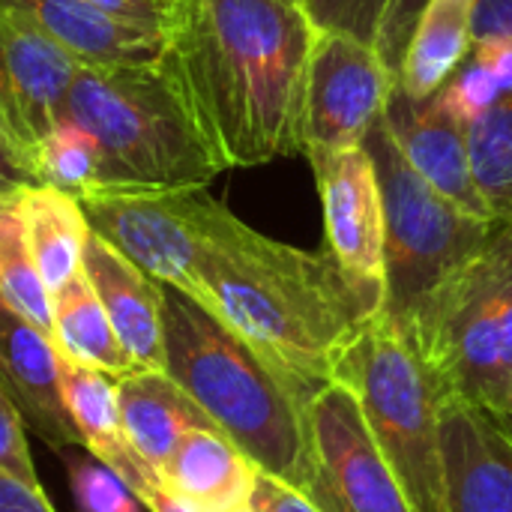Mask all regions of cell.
<instances>
[{
  "instance_id": "1",
  "label": "cell",
  "mask_w": 512,
  "mask_h": 512,
  "mask_svg": "<svg viewBox=\"0 0 512 512\" xmlns=\"http://www.w3.org/2000/svg\"><path fill=\"white\" fill-rule=\"evenodd\" d=\"M312 39L297 0H168L156 63L225 171L303 153Z\"/></svg>"
},
{
  "instance_id": "2",
  "label": "cell",
  "mask_w": 512,
  "mask_h": 512,
  "mask_svg": "<svg viewBox=\"0 0 512 512\" xmlns=\"http://www.w3.org/2000/svg\"><path fill=\"white\" fill-rule=\"evenodd\" d=\"M198 303L309 390L333 381L360 327L378 315L327 249L264 237L231 210L204 252Z\"/></svg>"
},
{
  "instance_id": "3",
  "label": "cell",
  "mask_w": 512,
  "mask_h": 512,
  "mask_svg": "<svg viewBox=\"0 0 512 512\" xmlns=\"http://www.w3.org/2000/svg\"><path fill=\"white\" fill-rule=\"evenodd\" d=\"M165 372L261 471L306 492L309 402L303 387L198 300L162 285Z\"/></svg>"
},
{
  "instance_id": "4",
  "label": "cell",
  "mask_w": 512,
  "mask_h": 512,
  "mask_svg": "<svg viewBox=\"0 0 512 512\" xmlns=\"http://www.w3.org/2000/svg\"><path fill=\"white\" fill-rule=\"evenodd\" d=\"M60 117L99 144L105 192L207 189L225 171L159 63H81Z\"/></svg>"
},
{
  "instance_id": "5",
  "label": "cell",
  "mask_w": 512,
  "mask_h": 512,
  "mask_svg": "<svg viewBox=\"0 0 512 512\" xmlns=\"http://www.w3.org/2000/svg\"><path fill=\"white\" fill-rule=\"evenodd\" d=\"M402 333L447 396L510 423L512 222L492 231L489 243L432 294Z\"/></svg>"
},
{
  "instance_id": "6",
  "label": "cell",
  "mask_w": 512,
  "mask_h": 512,
  "mask_svg": "<svg viewBox=\"0 0 512 512\" xmlns=\"http://www.w3.org/2000/svg\"><path fill=\"white\" fill-rule=\"evenodd\" d=\"M333 381L357 396L363 420L414 510L447 512L441 453L447 390L405 333L387 315H372L342 354Z\"/></svg>"
},
{
  "instance_id": "7",
  "label": "cell",
  "mask_w": 512,
  "mask_h": 512,
  "mask_svg": "<svg viewBox=\"0 0 512 512\" xmlns=\"http://www.w3.org/2000/svg\"><path fill=\"white\" fill-rule=\"evenodd\" d=\"M375 165L384 204V309L399 330H408L432 294L459 273L501 222L468 216L435 192L399 150L381 117L363 138Z\"/></svg>"
},
{
  "instance_id": "8",
  "label": "cell",
  "mask_w": 512,
  "mask_h": 512,
  "mask_svg": "<svg viewBox=\"0 0 512 512\" xmlns=\"http://www.w3.org/2000/svg\"><path fill=\"white\" fill-rule=\"evenodd\" d=\"M78 201L90 231L150 279L201 297L204 252L228 210L207 189H111Z\"/></svg>"
},
{
  "instance_id": "9",
  "label": "cell",
  "mask_w": 512,
  "mask_h": 512,
  "mask_svg": "<svg viewBox=\"0 0 512 512\" xmlns=\"http://www.w3.org/2000/svg\"><path fill=\"white\" fill-rule=\"evenodd\" d=\"M321 512H417L381 456L357 396L330 381L309 402V483Z\"/></svg>"
},
{
  "instance_id": "10",
  "label": "cell",
  "mask_w": 512,
  "mask_h": 512,
  "mask_svg": "<svg viewBox=\"0 0 512 512\" xmlns=\"http://www.w3.org/2000/svg\"><path fill=\"white\" fill-rule=\"evenodd\" d=\"M393 90L396 69L375 45L315 27L303 93V153L363 144Z\"/></svg>"
},
{
  "instance_id": "11",
  "label": "cell",
  "mask_w": 512,
  "mask_h": 512,
  "mask_svg": "<svg viewBox=\"0 0 512 512\" xmlns=\"http://www.w3.org/2000/svg\"><path fill=\"white\" fill-rule=\"evenodd\" d=\"M315 171L327 252L348 282L384 309V204L375 165L363 144L306 153Z\"/></svg>"
},
{
  "instance_id": "12",
  "label": "cell",
  "mask_w": 512,
  "mask_h": 512,
  "mask_svg": "<svg viewBox=\"0 0 512 512\" xmlns=\"http://www.w3.org/2000/svg\"><path fill=\"white\" fill-rule=\"evenodd\" d=\"M81 60L39 27L0 12V117L33 150L60 117Z\"/></svg>"
},
{
  "instance_id": "13",
  "label": "cell",
  "mask_w": 512,
  "mask_h": 512,
  "mask_svg": "<svg viewBox=\"0 0 512 512\" xmlns=\"http://www.w3.org/2000/svg\"><path fill=\"white\" fill-rule=\"evenodd\" d=\"M441 453L447 512H512V441L492 414L447 396Z\"/></svg>"
},
{
  "instance_id": "14",
  "label": "cell",
  "mask_w": 512,
  "mask_h": 512,
  "mask_svg": "<svg viewBox=\"0 0 512 512\" xmlns=\"http://www.w3.org/2000/svg\"><path fill=\"white\" fill-rule=\"evenodd\" d=\"M0 390L48 447H81L60 396V357L51 336L0 297Z\"/></svg>"
},
{
  "instance_id": "15",
  "label": "cell",
  "mask_w": 512,
  "mask_h": 512,
  "mask_svg": "<svg viewBox=\"0 0 512 512\" xmlns=\"http://www.w3.org/2000/svg\"><path fill=\"white\" fill-rule=\"evenodd\" d=\"M384 120H387L399 150L411 162V168L435 192L450 198L468 216L495 222L477 183H474V174H471L465 129L456 126L435 105V99H411L396 84V90L387 102Z\"/></svg>"
},
{
  "instance_id": "16",
  "label": "cell",
  "mask_w": 512,
  "mask_h": 512,
  "mask_svg": "<svg viewBox=\"0 0 512 512\" xmlns=\"http://www.w3.org/2000/svg\"><path fill=\"white\" fill-rule=\"evenodd\" d=\"M81 273L96 291L123 351L138 369H165L162 351V285L117 252L96 231L87 234Z\"/></svg>"
},
{
  "instance_id": "17",
  "label": "cell",
  "mask_w": 512,
  "mask_h": 512,
  "mask_svg": "<svg viewBox=\"0 0 512 512\" xmlns=\"http://www.w3.org/2000/svg\"><path fill=\"white\" fill-rule=\"evenodd\" d=\"M9 12L81 63H156L162 51V27L111 15L87 0H0Z\"/></svg>"
},
{
  "instance_id": "18",
  "label": "cell",
  "mask_w": 512,
  "mask_h": 512,
  "mask_svg": "<svg viewBox=\"0 0 512 512\" xmlns=\"http://www.w3.org/2000/svg\"><path fill=\"white\" fill-rule=\"evenodd\" d=\"M60 396L81 447L96 462L111 468L141 504H147V498L162 489V477L126 441L117 405V381L105 372L60 357Z\"/></svg>"
},
{
  "instance_id": "19",
  "label": "cell",
  "mask_w": 512,
  "mask_h": 512,
  "mask_svg": "<svg viewBox=\"0 0 512 512\" xmlns=\"http://www.w3.org/2000/svg\"><path fill=\"white\" fill-rule=\"evenodd\" d=\"M258 465L216 426L186 432L171 459L159 468L162 486L198 504L204 512L249 507Z\"/></svg>"
},
{
  "instance_id": "20",
  "label": "cell",
  "mask_w": 512,
  "mask_h": 512,
  "mask_svg": "<svg viewBox=\"0 0 512 512\" xmlns=\"http://www.w3.org/2000/svg\"><path fill=\"white\" fill-rule=\"evenodd\" d=\"M117 405L126 441L156 471L171 459L186 432L213 426L165 369H135L117 378Z\"/></svg>"
},
{
  "instance_id": "21",
  "label": "cell",
  "mask_w": 512,
  "mask_h": 512,
  "mask_svg": "<svg viewBox=\"0 0 512 512\" xmlns=\"http://www.w3.org/2000/svg\"><path fill=\"white\" fill-rule=\"evenodd\" d=\"M474 0H426L402 57L396 63V84L411 99H432L456 66L471 54Z\"/></svg>"
},
{
  "instance_id": "22",
  "label": "cell",
  "mask_w": 512,
  "mask_h": 512,
  "mask_svg": "<svg viewBox=\"0 0 512 512\" xmlns=\"http://www.w3.org/2000/svg\"><path fill=\"white\" fill-rule=\"evenodd\" d=\"M24 237L48 294L81 270L84 240L90 234L81 201L51 183H33L18 192Z\"/></svg>"
},
{
  "instance_id": "23",
  "label": "cell",
  "mask_w": 512,
  "mask_h": 512,
  "mask_svg": "<svg viewBox=\"0 0 512 512\" xmlns=\"http://www.w3.org/2000/svg\"><path fill=\"white\" fill-rule=\"evenodd\" d=\"M51 345L54 351L78 366L105 372L108 378H123L138 366L123 351L96 291L78 270L51 294Z\"/></svg>"
},
{
  "instance_id": "24",
  "label": "cell",
  "mask_w": 512,
  "mask_h": 512,
  "mask_svg": "<svg viewBox=\"0 0 512 512\" xmlns=\"http://www.w3.org/2000/svg\"><path fill=\"white\" fill-rule=\"evenodd\" d=\"M465 144L474 183L495 222H512V96H501L471 126Z\"/></svg>"
},
{
  "instance_id": "25",
  "label": "cell",
  "mask_w": 512,
  "mask_h": 512,
  "mask_svg": "<svg viewBox=\"0 0 512 512\" xmlns=\"http://www.w3.org/2000/svg\"><path fill=\"white\" fill-rule=\"evenodd\" d=\"M0 297L42 333H51V294L36 273L18 195H0Z\"/></svg>"
},
{
  "instance_id": "26",
  "label": "cell",
  "mask_w": 512,
  "mask_h": 512,
  "mask_svg": "<svg viewBox=\"0 0 512 512\" xmlns=\"http://www.w3.org/2000/svg\"><path fill=\"white\" fill-rule=\"evenodd\" d=\"M33 153L42 183H51L75 198H87L93 192L108 189V171L99 144L87 129L66 117H60L48 129V135L33 147Z\"/></svg>"
},
{
  "instance_id": "27",
  "label": "cell",
  "mask_w": 512,
  "mask_h": 512,
  "mask_svg": "<svg viewBox=\"0 0 512 512\" xmlns=\"http://www.w3.org/2000/svg\"><path fill=\"white\" fill-rule=\"evenodd\" d=\"M300 6L318 30L348 33L375 45L390 60L387 45L393 42L396 0H300Z\"/></svg>"
},
{
  "instance_id": "28",
  "label": "cell",
  "mask_w": 512,
  "mask_h": 512,
  "mask_svg": "<svg viewBox=\"0 0 512 512\" xmlns=\"http://www.w3.org/2000/svg\"><path fill=\"white\" fill-rule=\"evenodd\" d=\"M432 99L456 126L465 129L486 108H492L501 99V90H498L495 78L489 75V69L474 54H468Z\"/></svg>"
},
{
  "instance_id": "29",
  "label": "cell",
  "mask_w": 512,
  "mask_h": 512,
  "mask_svg": "<svg viewBox=\"0 0 512 512\" xmlns=\"http://www.w3.org/2000/svg\"><path fill=\"white\" fill-rule=\"evenodd\" d=\"M69 483L75 492V512H141V501L132 489L93 456L72 465Z\"/></svg>"
},
{
  "instance_id": "30",
  "label": "cell",
  "mask_w": 512,
  "mask_h": 512,
  "mask_svg": "<svg viewBox=\"0 0 512 512\" xmlns=\"http://www.w3.org/2000/svg\"><path fill=\"white\" fill-rule=\"evenodd\" d=\"M0 471L27 486L42 489L36 468H33L27 438H24V420L3 390H0Z\"/></svg>"
},
{
  "instance_id": "31",
  "label": "cell",
  "mask_w": 512,
  "mask_h": 512,
  "mask_svg": "<svg viewBox=\"0 0 512 512\" xmlns=\"http://www.w3.org/2000/svg\"><path fill=\"white\" fill-rule=\"evenodd\" d=\"M33 183H42L36 153L0 117V195H18Z\"/></svg>"
},
{
  "instance_id": "32",
  "label": "cell",
  "mask_w": 512,
  "mask_h": 512,
  "mask_svg": "<svg viewBox=\"0 0 512 512\" xmlns=\"http://www.w3.org/2000/svg\"><path fill=\"white\" fill-rule=\"evenodd\" d=\"M249 507L255 512H321L318 504L297 486L258 468Z\"/></svg>"
},
{
  "instance_id": "33",
  "label": "cell",
  "mask_w": 512,
  "mask_h": 512,
  "mask_svg": "<svg viewBox=\"0 0 512 512\" xmlns=\"http://www.w3.org/2000/svg\"><path fill=\"white\" fill-rule=\"evenodd\" d=\"M512 39V0H474L471 42Z\"/></svg>"
},
{
  "instance_id": "34",
  "label": "cell",
  "mask_w": 512,
  "mask_h": 512,
  "mask_svg": "<svg viewBox=\"0 0 512 512\" xmlns=\"http://www.w3.org/2000/svg\"><path fill=\"white\" fill-rule=\"evenodd\" d=\"M471 54L489 69L501 96H512V39H489L471 45Z\"/></svg>"
},
{
  "instance_id": "35",
  "label": "cell",
  "mask_w": 512,
  "mask_h": 512,
  "mask_svg": "<svg viewBox=\"0 0 512 512\" xmlns=\"http://www.w3.org/2000/svg\"><path fill=\"white\" fill-rule=\"evenodd\" d=\"M0 512H57L42 489L27 486L0 471Z\"/></svg>"
},
{
  "instance_id": "36",
  "label": "cell",
  "mask_w": 512,
  "mask_h": 512,
  "mask_svg": "<svg viewBox=\"0 0 512 512\" xmlns=\"http://www.w3.org/2000/svg\"><path fill=\"white\" fill-rule=\"evenodd\" d=\"M87 3H93L111 15L132 18V21L153 24V27H162L165 9H168V0H87Z\"/></svg>"
},
{
  "instance_id": "37",
  "label": "cell",
  "mask_w": 512,
  "mask_h": 512,
  "mask_svg": "<svg viewBox=\"0 0 512 512\" xmlns=\"http://www.w3.org/2000/svg\"><path fill=\"white\" fill-rule=\"evenodd\" d=\"M144 507L150 512H204L198 504H192V501L180 498L177 492H171L168 486H162L156 495H150Z\"/></svg>"
},
{
  "instance_id": "38",
  "label": "cell",
  "mask_w": 512,
  "mask_h": 512,
  "mask_svg": "<svg viewBox=\"0 0 512 512\" xmlns=\"http://www.w3.org/2000/svg\"><path fill=\"white\" fill-rule=\"evenodd\" d=\"M492 420H495V417H492ZM495 423H498V420H495ZM498 426L504 429V435H507V438L512 441V420H510V423H498Z\"/></svg>"
},
{
  "instance_id": "39",
  "label": "cell",
  "mask_w": 512,
  "mask_h": 512,
  "mask_svg": "<svg viewBox=\"0 0 512 512\" xmlns=\"http://www.w3.org/2000/svg\"><path fill=\"white\" fill-rule=\"evenodd\" d=\"M399 6H402V0H396V18H399ZM396 27V24H393Z\"/></svg>"
},
{
  "instance_id": "40",
  "label": "cell",
  "mask_w": 512,
  "mask_h": 512,
  "mask_svg": "<svg viewBox=\"0 0 512 512\" xmlns=\"http://www.w3.org/2000/svg\"><path fill=\"white\" fill-rule=\"evenodd\" d=\"M234 512H255L252 507H240V510H234Z\"/></svg>"
},
{
  "instance_id": "41",
  "label": "cell",
  "mask_w": 512,
  "mask_h": 512,
  "mask_svg": "<svg viewBox=\"0 0 512 512\" xmlns=\"http://www.w3.org/2000/svg\"><path fill=\"white\" fill-rule=\"evenodd\" d=\"M297 3H300V0H297Z\"/></svg>"
}]
</instances>
